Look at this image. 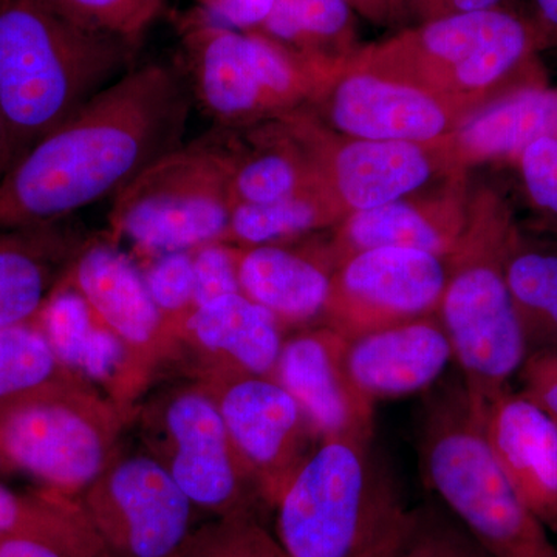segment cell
I'll list each match as a JSON object with an SVG mask.
<instances>
[{"label": "cell", "mask_w": 557, "mask_h": 557, "mask_svg": "<svg viewBox=\"0 0 557 557\" xmlns=\"http://www.w3.org/2000/svg\"><path fill=\"white\" fill-rule=\"evenodd\" d=\"M534 30L537 33L541 50L557 47V0H531Z\"/></svg>", "instance_id": "7bdbcfd3"}, {"label": "cell", "mask_w": 557, "mask_h": 557, "mask_svg": "<svg viewBox=\"0 0 557 557\" xmlns=\"http://www.w3.org/2000/svg\"><path fill=\"white\" fill-rule=\"evenodd\" d=\"M274 0H218L203 10L209 20L239 32H258L267 21Z\"/></svg>", "instance_id": "ab89813d"}, {"label": "cell", "mask_w": 557, "mask_h": 557, "mask_svg": "<svg viewBox=\"0 0 557 557\" xmlns=\"http://www.w3.org/2000/svg\"><path fill=\"white\" fill-rule=\"evenodd\" d=\"M424 485L493 557H557L549 531L498 465L485 434L483 403L460 375L429 388L418 423Z\"/></svg>", "instance_id": "3957f363"}, {"label": "cell", "mask_w": 557, "mask_h": 557, "mask_svg": "<svg viewBox=\"0 0 557 557\" xmlns=\"http://www.w3.org/2000/svg\"><path fill=\"white\" fill-rule=\"evenodd\" d=\"M124 412L79 384L0 412V467L21 469L60 496L83 494L119 453Z\"/></svg>", "instance_id": "9c48e42d"}, {"label": "cell", "mask_w": 557, "mask_h": 557, "mask_svg": "<svg viewBox=\"0 0 557 557\" xmlns=\"http://www.w3.org/2000/svg\"><path fill=\"white\" fill-rule=\"evenodd\" d=\"M285 329L244 293L197 307L174 329V347H189L208 379H274Z\"/></svg>", "instance_id": "44dd1931"}, {"label": "cell", "mask_w": 557, "mask_h": 557, "mask_svg": "<svg viewBox=\"0 0 557 557\" xmlns=\"http://www.w3.org/2000/svg\"><path fill=\"white\" fill-rule=\"evenodd\" d=\"M153 454L197 509L255 515L262 502L242 465L214 395L203 383L174 388L146 417ZM263 504V502H262Z\"/></svg>", "instance_id": "30bf717a"}, {"label": "cell", "mask_w": 557, "mask_h": 557, "mask_svg": "<svg viewBox=\"0 0 557 557\" xmlns=\"http://www.w3.org/2000/svg\"><path fill=\"white\" fill-rule=\"evenodd\" d=\"M454 361L438 314L348 339L347 368L355 386L376 405L428 392Z\"/></svg>", "instance_id": "603a6c76"}, {"label": "cell", "mask_w": 557, "mask_h": 557, "mask_svg": "<svg viewBox=\"0 0 557 557\" xmlns=\"http://www.w3.org/2000/svg\"><path fill=\"white\" fill-rule=\"evenodd\" d=\"M258 32L327 67L343 64L361 49L357 13L347 0H274Z\"/></svg>", "instance_id": "83f0119b"}, {"label": "cell", "mask_w": 557, "mask_h": 557, "mask_svg": "<svg viewBox=\"0 0 557 557\" xmlns=\"http://www.w3.org/2000/svg\"><path fill=\"white\" fill-rule=\"evenodd\" d=\"M505 273L528 354L557 348V239L516 223L509 234Z\"/></svg>", "instance_id": "4316f807"}, {"label": "cell", "mask_w": 557, "mask_h": 557, "mask_svg": "<svg viewBox=\"0 0 557 557\" xmlns=\"http://www.w3.org/2000/svg\"><path fill=\"white\" fill-rule=\"evenodd\" d=\"M346 336L329 327L302 329L285 338L274 372L298 401L319 438H373L375 405L347 368Z\"/></svg>", "instance_id": "e0dca14e"}, {"label": "cell", "mask_w": 557, "mask_h": 557, "mask_svg": "<svg viewBox=\"0 0 557 557\" xmlns=\"http://www.w3.org/2000/svg\"><path fill=\"white\" fill-rule=\"evenodd\" d=\"M196 2L199 3V9L208 10L211 9L218 0H196Z\"/></svg>", "instance_id": "f6af8a7d"}, {"label": "cell", "mask_w": 557, "mask_h": 557, "mask_svg": "<svg viewBox=\"0 0 557 557\" xmlns=\"http://www.w3.org/2000/svg\"><path fill=\"white\" fill-rule=\"evenodd\" d=\"M359 50L329 73L304 108L327 129L351 138L434 143L463 123L445 101L362 60Z\"/></svg>", "instance_id": "4fadbf2b"}, {"label": "cell", "mask_w": 557, "mask_h": 557, "mask_svg": "<svg viewBox=\"0 0 557 557\" xmlns=\"http://www.w3.org/2000/svg\"><path fill=\"white\" fill-rule=\"evenodd\" d=\"M14 160H16V156H14L13 141H11L5 121H3L2 115H0V177L10 170Z\"/></svg>", "instance_id": "ee69618b"}, {"label": "cell", "mask_w": 557, "mask_h": 557, "mask_svg": "<svg viewBox=\"0 0 557 557\" xmlns=\"http://www.w3.org/2000/svg\"><path fill=\"white\" fill-rule=\"evenodd\" d=\"M239 255L240 248L228 242H212L193 249L194 309L242 293Z\"/></svg>", "instance_id": "d590c367"}, {"label": "cell", "mask_w": 557, "mask_h": 557, "mask_svg": "<svg viewBox=\"0 0 557 557\" xmlns=\"http://www.w3.org/2000/svg\"><path fill=\"white\" fill-rule=\"evenodd\" d=\"M79 384L86 383L62 366L38 321L0 330V412Z\"/></svg>", "instance_id": "f546056e"}, {"label": "cell", "mask_w": 557, "mask_h": 557, "mask_svg": "<svg viewBox=\"0 0 557 557\" xmlns=\"http://www.w3.org/2000/svg\"><path fill=\"white\" fill-rule=\"evenodd\" d=\"M228 172L214 132L183 143L139 172L112 199L109 239L146 260L225 242Z\"/></svg>", "instance_id": "ba28073f"}, {"label": "cell", "mask_w": 557, "mask_h": 557, "mask_svg": "<svg viewBox=\"0 0 557 557\" xmlns=\"http://www.w3.org/2000/svg\"><path fill=\"white\" fill-rule=\"evenodd\" d=\"M541 51L530 16L486 10L403 28L361 47L359 54L435 95L467 120L505 95L547 83Z\"/></svg>", "instance_id": "277c9868"}, {"label": "cell", "mask_w": 557, "mask_h": 557, "mask_svg": "<svg viewBox=\"0 0 557 557\" xmlns=\"http://www.w3.org/2000/svg\"><path fill=\"white\" fill-rule=\"evenodd\" d=\"M317 236L240 248V292L269 310L284 329L324 325L338 260L329 239Z\"/></svg>", "instance_id": "ffe728a7"}, {"label": "cell", "mask_w": 557, "mask_h": 557, "mask_svg": "<svg viewBox=\"0 0 557 557\" xmlns=\"http://www.w3.org/2000/svg\"><path fill=\"white\" fill-rule=\"evenodd\" d=\"M545 137L557 138V89L525 87L490 102L446 135L457 172L491 161H511Z\"/></svg>", "instance_id": "484cf974"}, {"label": "cell", "mask_w": 557, "mask_h": 557, "mask_svg": "<svg viewBox=\"0 0 557 557\" xmlns=\"http://www.w3.org/2000/svg\"><path fill=\"white\" fill-rule=\"evenodd\" d=\"M410 16L417 24L486 10H515V0H408Z\"/></svg>", "instance_id": "60d3db41"}, {"label": "cell", "mask_w": 557, "mask_h": 557, "mask_svg": "<svg viewBox=\"0 0 557 557\" xmlns=\"http://www.w3.org/2000/svg\"><path fill=\"white\" fill-rule=\"evenodd\" d=\"M196 509L153 454L119 450L84 491L81 511L106 557H175Z\"/></svg>", "instance_id": "7c38bea8"}, {"label": "cell", "mask_w": 557, "mask_h": 557, "mask_svg": "<svg viewBox=\"0 0 557 557\" xmlns=\"http://www.w3.org/2000/svg\"><path fill=\"white\" fill-rule=\"evenodd\" d=\"M62 16L90 28L139 44L160 20L164 0H44Z\"/></svg>", "instance_id": "1f68e13d"}, {"label": "cell", "mask_w": 557, "mask_h": 557, "mask_svg": "<svg viewBox=\"0 0 557 557\" xmlns=\"http://www.w3.org/2000/svg\"><path fill=\"white\" fill-rule=\"evenodd\" d=\"M518 375L523 394L557 421V348L530 351Z\"/></svg>", "instance_id": "f35d334b"}, {"label": "cell", "mask_w": 557, "mask_h": 557, "mask_svg": "<svg viewBox=\"0 0 557 557\" xmlns=\"http://www.w3.org/2000/svg\"><path fill=\"white\" fill-rule=\"evenodd\" d=\"M175 557H287L276 536L260 525L255 515L220 518L207 530L193 534Z\"/></svg>", "instance_id": "d6a6232c"}, {"label": "cell", "mask_w": 557, "mask_h": 557, "mask_svg": "<svg viewBox=\"0 0 557 557\" xmlns=\"http://www.w3.org/2000/svg\"><path fill=\"white\" fill-rule=\"evenodd\" d=\"M287 557H381L409 508L372 438H325L276 505Z\"/></svg>", "instance_id": "5b68a950"}, {"label": "cell", "mask_w": 557, "mask_h": 557, "mask_svg": "<svg viewBox=\"0 0 557 557\" xmlns=\"http://www.w3.org/2000/svg\"><path fill=\"white\" fill-rule=\"evenodd\" d=\"M83 519L81 509H70L57 525L47 530L0 536V557H73L65 547L67 541L60 536Z\"/></svg>", "instance_id": "8d00e7d4"}, {"label": "cell", "mask_w": 557, "mask_h": 557, "mask_svg": "<svg viewBox=\"0 0 557 557\" xmlns=\"http://www.w3.org/2000/svg\"><path fill=\"white\" fill-rule=\"evenodd\" d=\"M263 504L274 508L321 442L287 388L267 376L205 381Z\"/></svg>", "instance_id": "9a60e30c"}, {"label": "cell", "mask_w": 557, "mask_h": 557, "mask_svg": "<svg viewBox=\"0 0 557 557\" xmlns=\"http://www.w3.org/2000/svg\"><path fill=\"white\" fill-rule=\"evenodd\" d=\"M515 225L504 201L491 193L479 194L472 228L448 259V281L437 311L458 375L483 405L511 387L528 355L505 273Z\"/></svg>", "instance_id": "8992f818"}, {"label": "cell", "mask_w": 557, "mask_h": 557, "mask_svg": "<svg viewBox=\"0 0 557 557\" xmlns=\"http://www.w3.org/2000/svg\"><path fill=\"white\" fill-rule=\"evenodd\" d=\"M98 318L146 370L174 347V333L150 298L141 269L109 239H87L65 274Z\"/></svg>", "instance_id": "ac0fdd59"}, {"label": "cell", "mask_w": 557, "mask_h": 557, "mask_svg": "<svg viewBox=\"0 0 557 557\" xmlns=\"http://www.w3.org/2000/svg\"><path fill=\"white\" fill-rule=\"evenodd\" d=\"M381 557L493 556L434 497L409 508L397 536Z\"/></svg>", "instance_id": "4dcf8cb0"}, {"label": "cell", "mask_w": 557, "mask_h": 557, "mask_svg": "<svg viewBox=\"0 0 557 557\" xmlns=\"http://www.w3.org/2000/svg\"><path fill=\"white\" fill-rule=\"evenodd\" d=\"M479 194L469 193L465 174L383 205L351 212L329 237L338 263L370 248H410L448 260L467 239L478 211Z\"/></svg>", "instance_id": "2e32d148"}, {"label": "cell", "mask_w": 557, "mask_h": 557, "mask_svg": "<svg viewBox=\"0 0 557 557\" xmlns=\"http://www.w3.org/2000/svg\"><path fill=\"white\" fill-rule=\"evenodd\" d=\"M67 220L0 231V330L36 321L67 274L87 242Z\"/></svg>", "instance_id": "cb8c5ba5"}, {"label": "cell", "mask_w": 557, "mask_h": 557, "mask_svg": "<svg viewBox=\"0 0 557 557\" xmlns=\"http://www.w3.org/2000/svg\"><path fill=\"white\" fill-rule=\"evenodd\" d=\"M344 218L327 189L313 186L267 203L236 205L225 242L239 248L287 244L332 231Z\"/></svg>", "instance_id": "f1b7e54d"}, {"label": "cell", "mask_w": 557, "mask_h": 557, "mask_svg": "<svg viewBox=\"0 0 557 557\" xmlns=\"http://www.w3.org/2000/svg\"><path fill=\"white\" fill-rule=\"evenodd\" d=\"M485 434L527 507L557 534V421L511 387L483 405Z\"/></svg>", "instance_id": "7402d4cb"}, {"label": "cell", "mask_w": 557, "mask_h": 557, "mask_svg": "<svg viewBox=\"0 0 557 557\" xmlns=\"http://www.w3.org/2000/svg\"><path fill=\"white\" fill-rule=\"evenodd\" d=\"M327 189L346 215L405 199L450 175L446 137L434 143L344 137L307 110L284 115Z\"/></svg>", "instance_id": "8fae6325"}, {"label": "cell", "mask_w": 557, "mask_h": 557, "mask_svg": "<svg viewBox=\"0 0 557 557\" xmlns=\"http://www.w3.org/2000/svg\"><path fill=\"white\" fill-rule=\"evenodd\" d=\"M178 32L177 67L215 129H244L306 108L335 69L260 32L215 24L199 7L180 20Z\"/></svg>", "instance_id": "52a82bcc"}, {"label": "cell", "mask_w": 557, "mask_h": 557, "mask_svg": "<svg viewBox=\"0 0 557 557\" xmlns=\"http://www.w3.org/2000/svg\"><path fill=\"white\" fill-rule=\"evenodd\" d=\"M212 132L225 160L234 207L267 203L322 186L284 116L244 129Z\"/></svg>", "instance_id": "d4e9b609"}, {"label": "cell", "mask_w": 557, "mask_h": 557, "mask_svg": "<svg viewBox=\"0 0 557 557\" xmlns=\"http://www.w3.org/2000/svg\"><path fill=\"white\" fill-rule=\"evenodd\" d=\"M190 104L177 65H135L0 177V231L61 222L113 199L185 143Z\"/></svg>", "instance_id": "6da1fadb"}, {"label": "cell", "mask_w": 557, "mask_h": 557, "mask_svg": "<svg viewBox=\"0 0 557 557\" xmlns=\"http://www.w3.org/2000/svg\"><path fill=\"white\" fill-rule=\"evenodd\" d=\"M515 164L527 199L542 220V230L557 236V138L537 139Z\"/></svg>", "instance_id": "e575fe53"}, {"label": "cell", "mask_w": 557, "mask_h": 557, "mask_svg": "<svg viewBox=\"0 0 557 557\" xmlns=\"http://www.w3.org/2000/svg\"><path fill=\"white\" fill-rule=\"evenodd\" d=\"M148 260V265L141 269L143 278L174 333L175 325L194 310L193 251L170 252Z\"/></svg>", "instance_id": "836d02e7"}, {"label": "cell", "mask_w": 557, "mask_h": 557, "mask_svg": "<svg viewBox=\"0 0 557 557\" xmlns=\"http://www.w3.org/2000/svg\"><path fill=\"white\" fill-rule=\"evenodd\" d=\"M357 16L381 28H406L410 16L408 0H347Z\"/></svg>", "instance_id": "b9f144b4"}, {"label": "cell", "mask_w": 557, "mask_h": 557, "mask_svg": "<svg viewBox=\"0 0 557 557\" xmlns=\"http://www.w3.org/2000/svg\"><path fill=\"white\" fill-rule=\"evenodd\" d=\"M65 497L39 507L0 485V536L47 530L60 520Z\"/></svg>", "instance_id": "74e56055"}, {"label": "cell", "mask_w": 557, "mask_h": 557, "mask_svg": "<svg viewBox=\"0 0 557 557\" xmlns=\"http://www.w3.org/2000/svg\"><path fill=\"white\" fill-rule=\"evenodd\" d=\"M448 260L410 248H370L341 260L324 325L347 339L437 314Z\"/></svg>", "instance_id": "5bb4252c"}, {"label": "cell", "mask_w": 557, "mask_h": 557, "mask_svg": "<svg viewBox=\"0 0 557 557\" xmlns=\"http://www.w3.org/2000/svg\"><path fill=\"white\" fill-rule=\"evenodd\" d=\"M36 321L62 366L127 412L149 372L78 289L62 278Z\"/></svg>", "instance_id": "d6986e66"}, {"label": "cell", "mask_w": 557, "mask_h": 557, "mask_svg": "<svg viewBox=\"0 0 557 557\" xmlns=\"http://www.w3.org/2000/svg\"><path fill=\"white\" fill-rule=\"evenodd\" d=\"M138 46L44 0H0V115L16 160L134 69Z\"/></svg>", "instance_id": "7a4b0ae2"}]
</instances>
